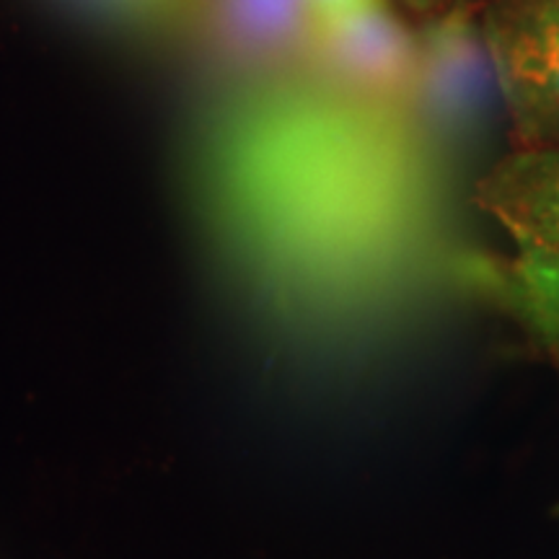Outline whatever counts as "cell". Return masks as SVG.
<instances>
[{
    "mask_svg": "<svg viewBox=\"0 0 559 559\" xmlns=\"http://www.w3.org/2000/svg\"><path fill=\"white\" fill-rule=\"evenodd\" d=\"M485 41L526 145H559V0H495Z\"/></svg>",
    "mask_w": 559,
    "mask_h": 559,
    "instance_id": "6da1fadb",
    "label": "cell"
},
{
    "mask_svg": "<svg viewBox=\"0 0 559 559\" xmlns=\"http://www.w3.org/2000/svg\"><path fill=\"white\" fill-rule=\"evenodd\" d=\"M477 205L519 247V257L559 262V145H526L477 185Z\"/></svg>",
    "mask_w": 559,
    "mask_h": 559,
    "instance_id": "7a4b0ae2",
    "label": "cell"
},
{
    "mask_svg": "<svg viewBox=\"0 0 559 559\" xmlns=\"http://www.w3.org/2000/svg\"><path fill=\"white\" fill-rule=\"evenodd\" d=\"M479 280L528 337L542 347L559 342V262H536L523 257L510 262H487L479 270Z\"/></svg>",
    "mask_w": 559,
    "mask_h": 559,
    "instance_id": "3957f363",
    "label": "cell"
},
{
    "mask_svg": "<svg viewBox=\"0 0 559 559\" xmlns=\"http://www.w3.org/2000/svg\"><path fill=\"white\" fill-rule=\"evenodd\" d=\"M317 39L334 62L362 75H389L404 60V37L396 24L379 11V3L313 21Z\"/></svg>",
    "mask_w": 559,
    "mask_h": 559,
    "instance_id": "277c9868",
    "label": "cell"
},
{
    "mask_svg": "<svg viewBox=\"0 0 559 559\" xmlns=\"http://www.w3.org/2000/svg\"><path fill=\"white\" fill-rule=\"evenodd\" d=\"M218 19L239 45L285 50L313 19L306 0H218Z\"/></svg>",
    "mask_w": 559,
    "mask_h": 559,
    "instance_id": "5b68a950",
    "label": "cell"
},
{
    "mask_svg": "<svg viewBox=\"0 0 559 559\" xmlns=\"http://www.w3.org/2000/svg\"><path fill=\"white\" fill-rule=\"evenodd\" d=\"M81 3L120 21H158L177 13L185 0H81Z\"/></svg>",
    "mask_w": 559,
    "mask_h": 559,
    "instance_id": "8992f818",
    "label": "cell"
},
{
    "mask_svg": "<svg viewBox=\"0 0 559 559\" xmlns=\"http://www.w3.org/2000/svg\"><path fill=\"white\" fill-rule=\"evenodd\" d=\"M309 9L313 13V21L317 19H326V16H337V13L360 9V5L370 3V0H306Z\"/></svg>",
    "mask_w": 559,
    "mask_h": 559,
    "instance_id": "52a82bcc",
    "label": "cell"
},
{
    "mask_svg": "<svg viewBox=\"0 0 559 559\" xmlns=\"http://www.w3.org/2000/svg\"><path fill=\"white\" fill-rule=\"evenodd\" d=\"M404 3H409L412 9H417V11H425V9H432L438 0H404Z\"/></svg>",
    "mask_w": 559,
    "mask_h": 559,
    "instance_id": "ba28073f",
    "label": "cell"
},
{
    "mask_svg": "<svg viewBox=\"0 0 559 559\" xmlns=\"http://www.w3.org/2000/svg\"><path fill=\"white\" fill-rule=\"evenodd\" d=\"M549 349V353L551 355H555V358H557V362H559V342H555V345H551V347H547Z\"/></svg>",
    "mask_w": 559,
    "mask_h": 559,
    "instance_id": "9c48e42d",
    "label": "cell"
}]
</instances>
